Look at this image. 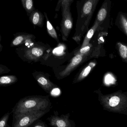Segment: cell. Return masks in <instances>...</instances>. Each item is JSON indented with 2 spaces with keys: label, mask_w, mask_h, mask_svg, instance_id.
<instances>
[{
  "label": "cell",
  "mask_w": 127,
  "mask_h": 127,
  "mask_svg": "<svg viewBox=\"0 0 127 127\" xmlns=\"http://www.w3.org/2000/svg\"><path fill=\"white\" fill-rule=\"evenodd\" d=\"M28 127H48L47 124L41 120L37 119Z\"/></svg>",
  "instance_id": "cell-21"
},
{
  "label": "cell",
  "mask_w": 127,
  "mask_h": 127,
  "mask_svg": "<svg viewBox=\"0 0 127 127\" xmlns=\"http://www.w3.org/2000/svg\"><path fill=\"white\" fill-rule=\"evenodd\" d=\"M22 4L27 12L28 16H29L31 13L35 9L33 0H21Z\"/></svg>",
  "instance_id": "cell-15"
},
{
  "label": "cell",
  "mask_w": 127,
  "mask_h": 127,
  "mask_svg": "<svg viewBox=\"0 0 127 127\" xmlns=\"http://www.w3.org/2000/svg\"><path fill=\"white\" fill-rule=\"evenodd\" d=\"M29 20L35 26L42 27L44 25V15L38 10L35 9L29 16Z\"/></svg>",
  "instance_id": "cell-9"
},
{
  "label": "cell",
  "mask_w": 127,
  "mask_h": 127,
  "mask_svg": "<svg viewBox=\"0 0 127 127\" xmlns=\"http://www.w3.org/2000/svg\"><path fill=\"white\" fill-rule=\"evenodd\" d=\"M70 116L69 113L60 116L58 111H54L53 115L47 119L50 122L49 125L53 127H76L75 122L69 119Z\"/></svg>",
  "instance_id": "cell-6"
},
{
  "label": "cell",
  "mask_w": 127,
  "mask_h": 127,
  "mask_svg": "<svg viewBox=\"0 0 127 127\" xmlns=\"http://www.w3.org/2000/svg\"><path fill=\"white\" fill-rule=\"evenodd\" d=\"M71 4H66L62 5V18L61 32L63 40L66 41L73 27V19L71 12Z\"/></svg>",
  "instance_id": "cell-5"
},
{
  "label": "cell",
  "mask_w": 127,
  "mask_h": 127,
  "mask_svg": "<svg viewBox=\"0 0 127 127\" xmlns=\"http://www.w3.org/2000/svg\"><path fill=\"white\" fill-rule=\"evenodd\" d=\"M60 91L59 89H55L53 90L52 92H51V95H52L56 96V95H57L60 93Z\"/></svg>",
  "instance_id": "cell-24"
},
{
  "label": "cell",
  "mask_w": 127,
  "mask_h": 127,
  "mask_svg": "<svg viewBox=\"0 0 127 127\" xmlns=\"http://www.w3.org/2000/svg\"><path fill=\"white\" fill-rule=\"evenodd\" d=\"M112 4L111 0H104L98 10L95 20L99 23L100 27L110 20Z\"/></svg>",
  "instance_id": "cell-7"
},
{
  "label": "cell",
  "mask_w": 127,
  "mask_h": 127,
  "mask_svg": "<svg viewBox=\"0 0 127 127\" xmlns=\"http://www.w3.org/2000/svg\"><path fill=\"white\" fill-rule=\"evenodd\" d=\"M10 115V113L8 112L1 118L0 119V127H10L7 123Z\"/></svg>",
  "instance_id": "cell-19"
},
{
  "label": "cell",
  "mask_w": 127,
  "mask_h": 127,
  "mask_svg": "<svg viewBox=\"0 0 127 127\" xmlns=\"http://www.w3.org/2000/svg\"><path fill=\"white\" fill-rule=\"evenodd\" d=\"M121 57L127 62V47L120 42L117 43Z\"/></svg>",
  "instance_id": "cell-18"
},
{
  "label": "cell",
  "mask_w": 127,
  "mask_h": 127,
  "mask_svg": "<svg viewBox=\"0 0 127 127\" xmlns=\"http://www.w3.org/2000/svg\"><path fill=\"white\" fill-rule=\"evenodd\" d=\"M50 110H33L13 114L12 127H28Z\"/></svg>",
  "instance_id": "cell-4"
},
{
  "label": "cell",
  "mask_w": 127,
  "mask_h": 127,
  "mask_svg": "<svg viewBox=\"0 0 127 127\" xmlns=\"http://www.w3.org/2000/svg\"><path fill=\"white\" fill-rule=\"evenodd\" d=\"M125 1H126V2H127V0H125Z\"/></svg>",
  "instance_id": "cell-26"
},
{
  "label": "cell",
  "mask_w": 127,
  "mask_h": 127,
  "mask_svg": "<svg viewBox=\"0 0 127 127\" xmlns=\"http://www.w3.org/2000/svg\"><path fill=\"white\" fill-rule=\"evenodd\" d=\"M81 55L77 54L73 57L70 64L61 72L60 76L65 77L68 75L75 67L80 63L83 58V56Z\"/></svg>",
  "instance_id": "cell-10"
},
{
  "label": "cell",
  "mask_w": 127,
  "mask_h": 127,
  "mask_svg": "<svg viewBox=\"0 0 127 127\" xmlns=\"http://www.w3.org/2000/svg\"><path fill=\"white\" fill-rule=\"evenodd\" d=\"M116 24L127 35V13L122 11L118 13Z\"/></svg>",
  "instance_id": "cell-11"
},
{
  "label": "cell",
  "mask_w": 127,
  "mask_h": 127,
  "mask_svg": "<svg viewBox=\"0 0 127 127\" xmlns=\"http://www.w3.org/2000/svg\"></svg>",
  "instance_id": "cell-28"
},
{
  "label": "cell",
  "mask_w": 127,
  "mask_h": 127,
  "mask_svg": "<svg viewBox=\"0 0 127 127\" xmlns=\"http://www.w3.org/2000/svg\"><path fill=\"white\" fill-rule=\"evenodd\" d=\"M100 0H78L76 3L77 24H80L81 31L88 28Z\"/></svg>",
  "instance_id": "cell-3"
},
{
  "label": "cell",
  "mask_w": 127,
  "mask_h": 127,
  "mask_svg": "<svg viewBox=\"0 0 127 127\" xmlns=\"http://www.w3.org/2000/svg\"><path fill=\"white\" fill-rule=\"evenodd\" d=\"M99 27H100L99 23L97 20L95 19L94 25L91 28V29L88 31L87 34L84 38L83 44L81 46V48L89 45L90 41L94 35L95 32L99 28Z\"/></svg>",
  "instance_id": "cell-13"
},
{
  "label": "cell",
  "mask_w": 127,
  "mask_h": 127,
  "mask_svg": "<svg viewBox=\"0 0 127 127\" xmlns=\"http://www.w3.org/2000/svg\"><path fill=\"white\" fill-rule=\"evenodd\" d=\"M95 64H96L95 63L93 62H92L90 63L89 65L82 71L79 75L77 78L78 81L82 80L86 77H87L92 69L95 66Z\"/></svg>",
  "instance_id": "cell-16"
},
{
  "label": "cell",
  "mask_w": 127,
  "mask_h": 127,
  "mask_svg": "<svg viewBox=\"0 0 127 127\" xmlns=\"http://www.w3.org/2000/svg\"><path fill=\"white\" fill-rule=\"evenodd\" d=\"M37 81L42 87L47 91H50L53 86V84L50 81L43 77L37 78Z\"/></svg>",
  "instance_id": "cell-17"
},
{
  "label": "cell",
  "mask_w": 127,
  "mask_h": 127,
  "mask_svg": "<svg viewBox=\"0 0 127 127\" xmlns=\"http://www.w3.org/2000/svg\"></svg>",
  "instance_id": "cell-27"
},
{
  "label": "cell",
  "mask_w": 127,
  "mask_h": 127,
  "mask_svg": "<svg viewBox=\"0 0 127 127\" xmlns=\"http://www.w3.org/2000/svg\"><path fill=\"white\" fill-rule=\"evenodd\" d=\"M90 47H91V46L88 45H86V46H85V47H83L82 48H81L79 52L81 54H82V55L86 53H87L89 51L90 49Z\"/></svg>",
  "instance_id": "cell-23"
},
{
  "label": "cell",
  "mask_w": 127,
  "mask_h": 127,
  "mask_svg": "<svg viewBox=\"0 0 127 127\" xmlns=\"http://www.w3.org/2000/svg\"><path fill=\"white\" fill-rule=\"evenodd\" d=\"M98 100L104 110L127 116V95L121 93L99 94Z\"/></svg>",
  "instance_id": "cell-2"
},
{
  "label": "cell",
  "mask_w": 127,
  "mask_h": 127,
  "mask_svg": "<svg viewBox=\"0 0 127 127\" xmlns=\"http://www.w3.org/2000/svg\"><path fill=\"white\" fill-rule=\"evenodd\" d=\"M14 38L10 44L11 47H20L23 45H26L25 47H28V44L34 37L32 34L23 32H18L13 34Z\"/></svg>",
  "instance_id": "cell-8"
},
{
  "label": "cell",
  "mask_w": 127,
  "mask_h": 127,
  "mask_svg": "<svg viewBox=\"0 0 127 127\" xmlns=\"http://www.w3.org/2000/svg\"><path fill=\"white\" fill-rule=\"evenodd\" d=\"M1 36L0 34V52H1L3 50V45H1Z\"/></svg>",
  "instance_id": "cell-25"
},
{
  "label": "cell",
  "mask_w": 127,
  "mask_h": 127,
  "mask_svg": "<svg viewBox=\"0 0 127 127\" xmlns=\"http://www.w3.org/2000/svg\"><path fill=\"white\" fill-rule=\"evenodd\" d=\"M73 1L74 0H58L55 9V11L59 12L62 7V5L67 3H69L71 4Z\"/></svg>",
  "instance_id": "cell-20"
},
{
  "label": "cell",
  "mask_w": 127,
  "mask_h": 127,
  "mask_svg": "<svg viewBox=\"0 0 127 127\" xmlns=\"http://www.w3.org/2000/svg\"><path fill=\"white\" fill-rule=\"evenodd\" d=\"M51 103L48 97L30 96L20 99L13 108V114L33 110H50Z\"/></svg>",
  "instance_id": "cell-1"
},
{
  "label": "cell",
  "mask_w": 127,
  "mask_h": 127,
  "mask_svg": "<svg viewBox=\"0 0 127 127\" xmlns=\"http://www.w3.org/2000/svg\"><path fill=\"white\" fill-rule=\"evenodd\" d=\"M11 70L6 66L0 64V75L9 73Z\"/></svg>",
  "instance_id": "cell-22"
},
{
  "label": "cell",
  "mask_w": 127,
  "mask_h": 127,
  "mask_svg": "<svg viewBox=\"0 0 127 127\" xmlns=\"http://www.w3.org/2000/svg\"><path fill=\"white\" fill-rule=\"evenodd\" d=\"M18 78L13 75L0 76V87L10 86L18 82Z\"/></svg>",
  "instance_id": "cell-12"
},
{
  "label": "cell",
  "mask_w": 127,
  "mask_h": 127,
  "mask_svg": "<svg viewBox=\"0 0 127 127\" xmlns=\"http://www.w3.org/2000/svg\"><path fill=\"white\" fill-rule=\"evenodd\" d=\"M45 17L46 18V22H47V30L48 34L54 38L56 40H58V36H57V33L55 30L54 28L53 27L50 20L48 18L47 13L44 12Z\"/></svg>",
  "instance_id": "cell-14"
}]
</instances>
